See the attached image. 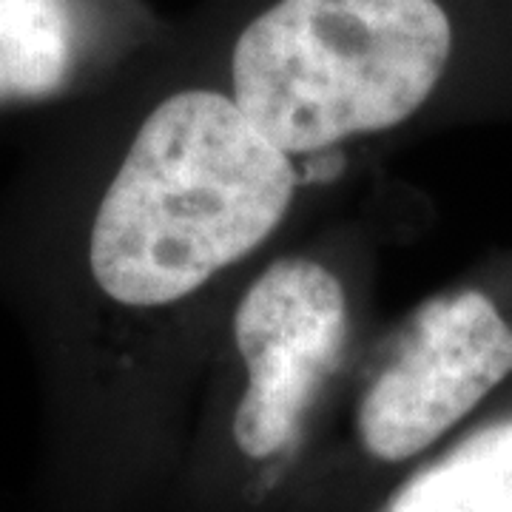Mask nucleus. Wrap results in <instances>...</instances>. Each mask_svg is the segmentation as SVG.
<instances>
[{
    "mask_svg": "<svg viewBox=\"0 0 512 512\" xmlns=\"http://www.w3.org/2000/svg\"><path fill=\"white\" fill-rule=\"evenodd\" d=\"M348 339V296L322 262L279 259L234 313V345L248 387L234 413V439L248 458L291 444Z\"/></svg>",
    "mask_w": 512,
    "mask_h": 512,
    "instance_id": "3",
    "label": "nucleus"
},
{
    "mask_svg": "<svg viewBox=\"0 0 512 512\" xmlns=\"http://www.w3.org/2000/svg\"><path fill=\"white\" fill-rule=\"evenodd\" d=\"M384 512H512V421L461 441L410 478Z\"/></svg>",
    "mask_w": 512,
    "mask_h": 512,
    "instance_id": "5",
    "label": "nucleus"
},
{
    "mask_svg": "<svg viewBox=\"0 0 512 512\" xmlns=\"http://www.w3.org/2000/svg\"><path fill=\"white\" fill-rule=\"evenodd\" d=\"M512 373V328L481 291L427 299L396 330L359 402V439L379 461H407L441 439Z\"/></svg>",
    "mask_w": 512,
    "mask_h": 512,
    "instance_id": "2",
    "label": "nucleus"
},
{
    "mask_svg": "<svg viewBox=\"0 0 512 512\" xmlns=\"http://www.w3.org/2000/svg\"><path fill=\"white\" fill-rule=\"evenodd\" d=\"M291 154L231 94L185 89L143 120L86 225L89 285L120 308L180 302L279 228Z\"/></svg>",
    "mask_w": 512,
    "mask_h": 512,
    "instance_id": "1",
    "label": "nucleus"
},
{
    "mask_svg": "<svg viewBox=\"0 0 512 512\" xmlns=\"http://www.w3.org/2000/svg\"><path fill=\"white\" fill-rule=\"evenodd\" d=\"M92 32V0H0V106L66 92Z\"/></svg>",
    "mask_w": 512,
    "mask_h": 512,
    "instance_id": "4",
    "label": "nucleus"
}]
</instances>
